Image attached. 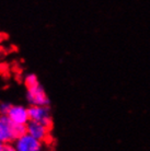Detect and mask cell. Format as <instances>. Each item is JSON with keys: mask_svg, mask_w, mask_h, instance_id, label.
Segmentation results:
<instances>
[{"mask_svg": "<svg viewBox=\"0 0 150 151\" xmlns=\"http://www.w3.org/2000/svg\"><path fill=\"white\" fill-rule=\"evenodd\" d=\"M13 147L17 151H43V142L35 139L29 134L19 137L14 140Z\"/></svg>", "mask_w": 150, "mask_h": 151, "instance_id": "cell-1", "label": "cell"}, {"mask_svg": "<svg viewBox=\"0 0 150 151\" xmlns=\"http://www.w3.org/2000/svg\"><path fill=\"white\" fill-rule=\"evenodd\" d=\"M15 139V125L8 118V116L0 115V142L4 145L11 142L13 144Z\"/></svg>", "mask_w": 150, "mask_h": 151, "instance_id": "cell-2", "label": "cell"}, {"mask_svg": "<svg viewBox=\"0 0 150 151\" xmlns=\"http://www.w3.org/2000/svg\"><path fill=\"white\" fill-rule=\"evenodd\" d=\"M29 116L32 122L41 123L49 128L52 126V115L48 106H30Z\"/></svg>", "mask_w": 150, "mask_h": 151, "instance_id": "cell-3", "label": "cell"}, {"mask_svg": "<svg viewBox=\"0 0 150 151\" xmlns=\"http://www.w3.org/2000/svg\"><path fill=\"white\" fill-rule=\"evenodd\" d=\"M25 98L30 103V106H48L49 104L48 96L41 84L33 89H29L26 91Z\"/></svg>", "mask_w": 150, "mask_h": 151, "instance_id": "cell-4", "label": "cell"}, {"mask_svg": "<svg viewBox=\"0 0 150 151\" xmlns=\"http://www.w3.org/2000/svg\"><path fill=\"white\" fill-rule=\"evenodd\" d=\"M7 116L14 125L26 126L27 123L30 122L29 109H26L25 106L23 105H12Z\"/></svg>", "mask_w": 150, "mask_h": 151, "instance_id": "cell-5", "label": "cell"}, {"mask_svg": "<svg viewBox=\"0 0 150 151\" xmlns=\"http://www.w3.org/2000/svg\"><path fill=\"white\" fill-rule=\"evenodd\" d=\"M26 132L33 138L43 142L49 137V127L41 124V123L30 121L26 125Z\"/></svg>", "mask_w": 150, "mask_h": 151, "instance_id": "cell-6", "label": "cell"}, {"mask_svg": "<svg viewBox=\"0 0 150 151\" xmlns=\"http://www.w3.org/2000/svg\"><path fill=\"white\" fill-rule=\"evenodd\" d=\"M24 84H25L26 89L29 90V89H33V88L40 86V82H38V77L34 73H29L24 78Z\"/></svg>", "mask_w": 150, "mask_h": 151, "instance_id": "cell-7", "label": "cell"}, {"mask_svg": "<svg viewBox=\"0 0 150 151\" xmlns=\"http://www.w3.org/2000/svg\"><path fill=\"white\" fill-rule=\"evenodd\" d=\"M12 104L8 102H1L0 103V115H4V116H7L9 111L11 109Z\"/></svg>", "mask_w": 150, "mask_h": 151, "instance_id": "cell-8", "label": "cell"}, {"mask_svg": "<svg viewBox=\"0 0 150 151\" xmlns=\"http://www.w3.org/2000/svg\"><path fill=\"white\" fill-rule=\"evenodd\" d=\"M6 151H17V150H15V148L13 147L12 144H7L6 145Z\"/></svg>", "mask_w": 150, "mask_h": 151, "instance_id": "cell-9", "label": "cell"}, {"mask_svg": "<svg viewBox=\"0 0 150 151\" xmlns=\"http://www.w3.org/2000/svg\"><path fill=\"white\" fill-rule=\"evenodd\" d=\"M0 151H6V145L0 142Z\"/></svg>", "mask_w": 150, "mask_h": 151, "instance_id": "cell-10", "label": "cell"}]
</instances>
